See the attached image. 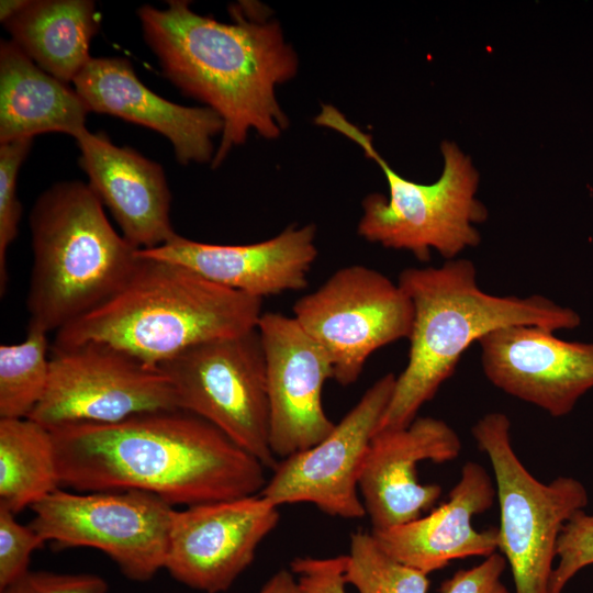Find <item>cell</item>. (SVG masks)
Masks as SVG:
<instances>
[{"instance_id":"6da1fadb","label":"cell","mask_w":593,"mask_h":593,"mask_svg":"<svg viewBox=\"0 0 593 593\" xmlns=\"http://www.w3.org/2000/svg\"><path fill=\"white\" fill-rule=\"evenodd\" d=\"M49 430L60 486L71 491L137 490L187 507L256 495L267 483L257 458L182 410Z\"/></svg>"},{"instance_id":"5b68a950","label":"cell","mask_w":593,"mask_h":593,"mask_svg":"<svg viewBox=\"0 0 593 593\" xmlns=\"http://www.w3.org/2000/svg\"><path fill=\"white\" fill-rule=\"evenodd\" d=\"M29 326L57 332L114 295L139 261L88 183L59 181L34 202Z\"/></svg>"},{"instance_id":"e0dca14e","label":"cell","mask_w":593,"mask_h":593,"mask_svg":"<svg viewBox=\"0 0 593 593\" xmlns=\"http://www.w3.org/2000/svg\"><path fill=\"white\" fill-rule=\"evenodd\" d=\"M314 224L288 226L264 242L217 245L195 242L179 234L138 255L183 266L222 287L264 299L307 286L317 257Z\"/></svg>"},{"instance_id":"603a6c76","label":"cell","mask_w":593,"mask_h":593,"mask_svg":"<svg viewBox=\"0 0 593 593\" xmlns=\"http://www.w3.org/2000/svg\"><path fill=\"white\" fill-rule=\"evenodd\" d=\"M52 433L26 418H0V506L14 514L59 489Z\"/></svg>"},{"instance_id":"4316f807","label":"cell","mask_w":593,"mask_h":593,"mask_svg":"<svg viewBox=\"0 0 593 593\" xmlns=\"http://www.w3.org/2000/svg\"><path fill=\"white\" fill-rule=\"evenodd\" d=\"M549 593H562L574 575L593 564V514L577 513L563 526L557 544Z\"/></svg>"},{"instance_id":"2e32d148","label":"cell","mask_w":593,"mask_h":593,"mask_svg":"<svg viewBox=\"0 0 593 593\" xmlns=\"http://www.w3.org/2000/svg\"><path fill=\"white\" fill-rule=\"evenodd\" d=\"M461 451L457 432L443 419L417 416L410 425L378 430L369 446L358 488L372 530L412 522L430 510L441 495L436 483L422 484L416 466L444 463Z\"/></svg>"},{"instance_id":"3957f363","label":"cell","mask_w":593,"mask_h":593,"mask_svg":"<svg viewBox=\"0 0 593 593\" xmlns=\"http://www.w3.org/2000/svg\"><path fill=\"white\" fill-rule=\"evenodd\" d=\"M477 278L474 264L462 258L400 272L396 282L414 311L409 358L378 430L410 425L454 374L463 353L489 332L521 324L556 332L581 324L577 311L545 295L490 294Z\"/></svg>"},{"instance_id":"5bb4252c","label":"cell","mask_w":593,"mask_h":593,"mask_svg":"<svg viewBox=\"0 0 593 593\" xmlns=\"http://www.w3.org/2000/svg\"><path fill=\"white\" fill-rule=\"evenodd\" d=\"M257 332L266 365L269 445L281 460L318 444L334 429L322 399L334 370L325 350L293 316L264 312Z\"/></svg>"},{"instance_id":"f546056e","label":"cell","mask_w":593,"mask_h":593,"mask_svg":"<svg viewBox=\"0 0 593 593\" xmlns=\"http://www.w3.org/2000/svg\"><path fill=\"white\" fill-rule=\"evenodd\" d=\"M506 567V559L496 551L481 563L460 569L443 581L439 593H510L502 581Z\"/></svg>"},{"instance_id":"83f0119b","label":"cell","mask_w":593,"mask_h":593,"mask_svg":"<svg viewBox=\"0 0 593 593\" xmlns=\"http://www.w3.org/2000/svg\"><path fill=\"white\" fill-rule=\"evenodd\" d=\"M44 544L30 524H20L13 512L0 506V589L30 570L32 553Z\"/></svg>"},{"instance_id":"277c9868","label":"cell","mask_w":593,"mask_h":593,"mask_svg":"<svg viewBox=\"0 0 593 593\" xmlns=\"http://www.w3.org/2000/svg\"><path fill=\"white\" fill-rule=\"evenodd\" d=\"M138 256L114 295L55 333L52 351L103 344L158 368L190 347L257 328L262 299L183 266Z\"/></svg>"},{"instance_id":"ffe728a7","label":"cell","mask_w":593,"mask_h":593,"mask_svg":"<svg viewBox=\"0 0 593 593\" xmlns=\"http://www.w3.org/2000/svg\"><path fill=\"white\" fill-rule=\"evenodd\" d=\"M496 497L486 469L468 461L448 500L428 515L384 530H372L378 544L396 560L426 574L455 559L488 557L497 551V527L477 530L473 516L484 513Z\"/></svg>"},{"instance_id":"44dd1931","label":"cell","mask_w":593,"mask_h":593,"mask_svg":"<svg viewBox=\"0 0 593 593\" xmlns=\"http://www.w3.org/2000/svg\"><path fill=\"white\" fill-rule=\"evenodd\" d=\"M89 109L68 83L38 67L10 41L0 42V144L58 132L83 133Z\"/></svg>"},{"instance_id":"8992f818","label":"cell","mask_w":593,"mask_h":593,"mask_svg":"<svg viewBox=\"0 0 593 593\" xmlns=\"http://www.w3.org/2000/svg\"><path fill=\"white\" fill-rule=\"evenodd\" d=\"M314 122L356 143L387 178L388 197L371 193L362 200L357 225L360 237L385 248L407 250L421 261L429 260L432 250L446 260L455 259L480 243L475 224L486 220L488 211L475 198L479 174L456 144H441L443 172L434 183L422 184L395 172L374 148L371 135L332 104H322Z\"/></svg>"},{"instance_id":"9a60e30c","label":"cell","mask_w":593,"mask_h":593,"mask_svg":"<svg viewBox=\"0 0 593 593\" xmlns=\"http://www.w3.org/2000/svg\"><path fill=\"white\" fill-rule=\"evenodd\" d=\"M478 345L484 376L495 388L550 416L568 415L593 389V343L521 324L495 328Z\"/></svg>"},{"instance_id":"1f68e13d","label":"cell","mask_w":593,"mask_h":593,"mask_svg":"<svg viewBox=\"0 0 593 593\" xmlns=\"http://www.w3.org/2000/svg\"><path fill=\"white\" fill-rule=\"evenodd\" d=\"M258 593H304L291 570L276 572Z\"/></svg>"},{"instance_id":"7a4b0ae2","label":"cell","mask_w":593,"mask_h":593,"mask_svg":"<svg viewBox=\"0 0 593 593\" xmlns=\"http://www.w3.org/2000/svg\"><path fill=\"white\" fill-rule=\"evenodd\" d=\"M233 22L194 12L186 0L167 8L137 9L144 41L163 75L183 94L216 112L223 121L212 159L219 167L253 130L273 139L288 127L276 88L296 75L298 57L280 24L257 4L232 7Z\"/></svg>"},{"instance_id":"4fadbf2b","label":"cell","mask_w":593,"mask_h":593,"mask_svg":"<svg viewBox=\"0 0 593 593\" xmlns=\"http://www.w3.org/2000/svg\"><path fill=\"white\" fill-rule=\"evenodd\" d=\"M279 519V506L260 494L175 508L165 570L193 590L225 592Z\"/></svg>"},{"instance_id":"d6a6232c","label":"cell","mask_w":593,"mask_h":593,"mask_svg":"<svg viewBox=\"0 0 593 593\" xmlns=\"http://www.w3.org/2000/svg\"><path fill=\"white\" fill-rule=\"evenodd\" d=\"M29 0H1L0 1V21L3 23L19 11H21Z\"/></svg>"},{"instance_id":"ba28073f","label":"cell","mask_w":593,"mask_h":593,"mask_svg":"<svg viewBox=\"0 0 593 593\" xmlns=\"http://www.w3.org/2000/svg\"><path fill=\"white\" fill-rule=\"evenodd\" d=\"M179 410L221 430L265 468L278 465L269 445L266 365L257 328L190 347L161 363Z\"/></svg>"},{"instance_id":"7c38bea8","label":"cell","mask_w":593,"mask_h":593,"mask_svg":"<svg viewBox=\"0 0 593 593\" xmlns=\"http://www.w3.org/2000/svg\"><path fill=\"white\" fill-rule=\"evenodd\" d=\"M395 379L393 373L380 377L328 436L281 459L259 494L277 506L311 503L334 517L355 519L367 515L357 491L359 477Z\"/></svg>"},{"instance_id":"f1b7e54d","label":"cell","mask_w":593,"mask_h":593,"mask_svg":"<svg viewBox=\"0 0 593 593\" xmlns=\"http://www.w3.org/2000/svg\"><path fill=\"white\" fill-rule=\"evenodd\" d=\"M107 581L90 573H57L29 570L0 593H108Z\"/></svg>"},{"instance_id":"30bf717a","label":"cell","mask_w":593,"mask_h":593,"mask_svg":"<svg viewBox=\"0 0 593 593\" xmlns=\"http://www.w3.org/2000/svg\"><path fill=\"white\" fill-rule=\"evenodd\" d=\"M293 317L325 350L343 387L355 383L378 349L409 339L413 304L382 272L362 265L337 269L293 304Z\"/></svg>"},{"instance_id":"7402d4cb","label":"cell","mask_w":593,"mask_h":593,"mask_svg":"<svg viewBox=\"0 0 593 593\" xmlns=\"http://www.w3.org/2000/svg\"><path fill=\"white\" fill-rule=\"evenodd\" d=\"M3 26L38 67L68 83L91 59L100 21L91 0H29Z\"/></svg>"},{"instance_id":"52a82bcc","label":"cell","mask_w":593,"mask_h":593,"mask_svg":"<svg viewBox=\"0 0 593 593\" xmlns=\"http://www.w3.org/2000/svg\"><path fill=\"white\" fill-rule=\"evenodd\" d=\"M471 433L493 469L500 504L497 551L510 566L514 593H549L560 533L585 510L588 490L572 477L542 483L532 475L514 451L504 413L485 414Z\"/></svg>"},{"instance_id":"8fae6325","label":"cell","mask_w":593,"mask_h":593,"mask_svg":"<svg viewBox=\"0 0 593 593\" xmlns=\"http://www.w3.org/2000/svg\"><path fill=\"white\" fill-rule=\"evenodd\" d=\"M179 410L169 380L131 355L88 343L51 350L45 393L29 418L48 429L113 424L158 411Z\"/></svg>"},{"instance_id":"9c48e42d","label":"cell","mask_w":593,"mask_h":593,"mask_svg":"<svg viewBox=\"0 0 593 593\" xmlns=\"http://www.w3.org/2000/svg\"><path fill=\"white\" fill-rule=\"evenodd\" d=\"M31 510L30 525L56 548L100 550L136 582L149 581L165 569L175 507L152 493L59 488Z\"/></svg>"},{"instance_id":"cb8c5ba5","label":"cell","mask_w":593,"mask_h":593,"mask_svg":"<svg viewBox=\"0 0 593 593\" xmlns=\"http://www.w3.org/2000/svg\"><path fill=\"white\" fill-rule=\"evenodd\" d=\"M47 334L27 327L23 342L0 346V418H26L42 400L51 368Z\"/></svg>"},{"instance_id":"d6986e66","label":"cell","mask_w":593,"mask_h":593,"mask_svg":"<svg viewBox=\"0 0 593 593\" xmlns=\"http://www.w3.org/2000/svg\"><path fill=\"white\" fill-rule=\"evenodd\" d=\"M76 142L88 186L132 246L152 249L178 235L170 221L171 193L158 163L128 146H116L102 132L86 130Z\"/></svg>"},{"instance_id":"484cf974","label":"cell","mask_w":593,"mask_h":593,"mask_svg":"<svg viewBox=\"0 0 593 593\" xmlns=\"http://www.w3.org/2000/svg\"><path fill=\"white\" fill-rule=\"evenodd\" d=\"M33 138L16 139L0 144V293L8 284L7 253L14 242L21 219L22 206L16 194V179Z\"/></svg>"},{"instance_id":"ac0fdd59","label":"cell","mask_w":593,"mask_h":593,"mask_svg":"<svg viewBox=\"0 0 593 593\" xmlns=\"http://www.w3.org/2000/svg\"><path fill=\"white\" fill-rule=\"evenodd\" d=\"M89 111L110 114L165 136L179 164L212 163L223 121L208 107H184L148 89L122 57H91L74 79Z\"/></svg>"},{"instance_id":"4dcf8cb0","label":"cell","mask_w":593,"mask_h":593,"mask_svg":"<svg viewBox=\"0 0 593 593\" xmlns=\"http://www.w3.org/2000/svg\"><path fill=\"white\" fill-rule=\"evenodd\" d=\"M346 557L333 558L298 557L290 570L298 575L304 593H346L344 577Z\"/></svg>"},{"instance_id":"d4e9b609","label":"cell","mask_w":593,"mask_h":593,"mask_svg":"<svg viewBox=\"0 0 593 593\" xmlns=\"http://www.w3.org/2000/svg\"><path fill=\"white\" fill-rule=\"evenodd\" d=\"M345 557L346 584L359 593H428V574L390 556L372 533H353Z\"/></svg>"}]
</instances>
